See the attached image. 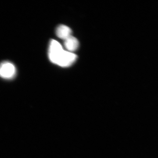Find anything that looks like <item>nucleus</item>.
I'll list each match as a JSON object with an SVG mask.
<instances>
[{
  "label": "nucleus",
  "mask_w": 158,
  "mask_h": 158,
  "mask_svg": "<svg viewBox=\"0 0 158 158\" xmlns=\"http://www.w3.org/2000/svg\"><path fill=\"white\" fill-rule=\"evenodd\" d=\"M48 57L52 63L62 67L70 66L77 59L76 55L64 50L61 44L55 40L50 42Z\"/></svg>",
  "instance_id": "obj_1"
},
{
  "label": "nucleus",
  "mask_w": 158,
  "mask_h": 158,
  "mask_svg": "<svg viewBox=\"0 0 158 158\" xmlns=\"http://www.w3.org/2000/svg\"><path fill=\"white\" fill-rule=\"evenodd\" d=\"M16 74V68L13 63L8 61H4L0 63L1 77L10 80L14 78Z\"/></svg>",
  "instance_id": "obj_2"
},
{
  "label": "nucleus",
  "mask_w": 158,
  "mask_h": 158,
  "mask_svg": "<svg viewBox=\"0 0 158 158\" xmlns=\"http://www.w3.org/2000/svg\"><path fill=\"white\" fill-rule=\"evenodd\" d=\"M72 32L70 28L64 25L58 26L56 30L57 37L64 40L71 36Z\"/></svg>",
  "instance_id": "obj_3"
},
{
  "label": "nucleus",
  "mask_w": 158,
  "mask_h": 158,
  "mask_svg": "<svg viewBox=\"0 0 158 158\" xmlns=\"http://www.w3.org/2000/svg\"><path fill=\"white\" fill-rule=\"evenodd\" d=\"M64 40V45L68 52H72L77 50L78 48L79 41L75 37L71 36Z\"/></svg>",
  "instance_id": "obj_4"
}]
</instances>
